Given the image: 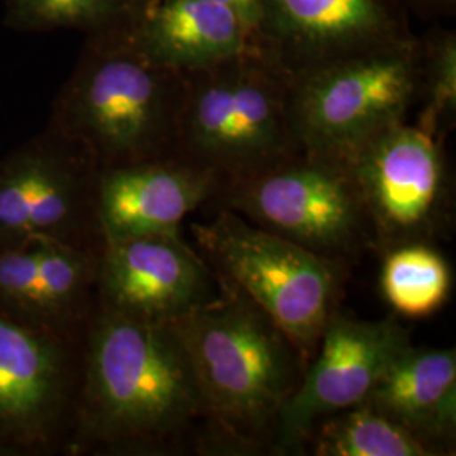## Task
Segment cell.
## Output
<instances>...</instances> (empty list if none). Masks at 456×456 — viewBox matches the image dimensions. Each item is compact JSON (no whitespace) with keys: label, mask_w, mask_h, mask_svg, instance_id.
Here are the masks:
<instances>
[{"label":"cell","mask_w":456,"mask_h":456,"mask_svg":"<svg viewBox=\"0 0 456 456\" xmlns=\"http://www.w3.org/2000/svg\"><path fill=\"white\" fill-rule=\"evenodd\" d=\"M220 291L210 265L181 233L103 242L98 254L97 303L124 314L175 322Z\"/></svg>","instance_id":"4fadbf2b"},{"label":"cell","mask_w":456,"mask_h":456,"mask_svg":"<svg viewBox=\"0 0 456 456\" xmlns=\"http://www.w3.org/2000/svg\"><path fill=\"white\" fill-rule=\"evenodd\" d=\"M256 51L289 78L414 34L397 0H257Z\"/></svg>","instance_id":"7c38bea8"},{"label":"cell","mask_w":456,"mask_h":456,"mask_svg":"<svg viewBox=\"0 0 456 456\" xmlns=\"http://www.w3.org/2000/svg\"><path fill=\"white\" fill-rule=\"evenodd\" d=\"M213 201L331 261L348 264L375 248L355 183L338 158L299 152L224 184Z\"/></svg>","instance_id":"52a82bcc"},{"label":"cell","mask_w":456,"mask_h":456,"mask_svg":"<svg viewBox=\"0 0 456 456\" xmlns=\"http://www.w3.org/2000/svg\"><path fill=\"white\" fill-rule=\"evenodd\" d=\"M411 343L395 320L369 322L340 308L328 318L303 379L281 414L274 455H299L314 424L367 399L394 357Z\"/></svg>","instance_id":"8fae6325"},{"label":"cell","mask_w":456,"mask_h":456,"mask_svg":"<svg viewBox=\"0 0 456 456\" xmlns=\"http://www.w3.org/2000/svg\"><path fill=\"white\" fill-rule=\"evenodd\" d=\"M198 426L203 403L173 323L95 303L66 455H169Z\"/></svg>","instance_id":"6da1fadb"},{"label":"cell","mask_w":456,"mask_h":456,"mask_svg":"<svg viewBox=\"0 0 456 456\" xmlns=\"http://www.w3.org/2000/svg\"><path fill=\"white\" fill-rule=\"evenodd\" d=\"M98 254L54 240L0 245V314L82 338L97 303Z\"/></svg>","instance_id":"5bb4252c"},{"label":"cell","mask_w":456,"mask_h":456,"mask_svg":"<svg viewBox=\"0 0 456 456\" xmlns=\"http://www.w3.org/2000/svg\"><path fill=\"white\" fill-rule=\"evenodd\" d=\"M289 86L256 49L186 75L175 156L228 184L299 154Z\"/></svg>","instance_id":"277c9868"},{"label":"cell","mask_w":456,"mask_h":456,"mask_svg":"<svg viewBox=\"0 0 456 456\" xmlns=\"http://www.w3.org/2000/svg\"><path fill=\"white\" fill-rule=\"evenodd\" d=\"M198 254L215 276L259 306L310 362L338 308L346 264L326 259L222 208L191 224Z\"/></svg>","instance_id":"5b68a950"},{"label":"cell","mask_w":456,"mask_h":456,"mask_svg":"<svg viewBox=\"0 0 456 456\" xmlns=\"http://www.w3.org/2000/svg\"><path fill=\"white\" fill-rule=\"evenodd\" d=\"M98 169L80 147L46 127L0 158V245L54 240L100 248Z\"/></svg>","instance_id":"ba28073f"},{"label":"cell","mask_w":456,"mask_h":456,"mask_svg":"<svg viewBox=\"0 0 456 456\" xmlns=\"http://www.w3.org/2000/svg\"><path fill=\"white\" fill-rule=\"evenodd\" d=\"M406 2L412 9H416L418 12L426 14V16H448L455 12L456 0H397Z\"/></svg>","instance_id":"603a6c76"},{"label":"cell","mask_w":456,"mask_h":456,"mask_svg":"<svg viewBox=\"0 0 456 456\" xmlns=\"http://www.w3.org/2000/svg\"><path fill=\"white\" fill-rule=\"evenodd\" d=\"M380 291L397 314L429 316L452 291L450 264L429 242L395 245L384 252Z\"/></svg>","instance_id":"d6986e66"},{"label":"cell","mask_w":456,"mask_h":456,"mask_svg":"<svg viewBox=\"0 0 456 456\" xmlns=\"http://www.w3.org/2000/svg\"><path fill=\"white\" fill-rule=\"evenodd\" d=\"M230 7L244 24L245 31L248 36L250 46L256 49V34H257V0H218Z\"/></svg>","instance_id":"7402d4cb"},{"label":"cell","mask_w":456,"mask_h":456,"mask_svg":"<svg viewBox=\"0 0 456 456\" xmlns=\"http://www.w3.org/2000/svg\"><path fill=\"white\" fill-rule=\"evenodd\" d=\"M224 183L178 156L98 169L95 216L103 242L180 233L190 213L213 201Z\"/></svg>","instance_id":"9a60e30c"},{"label":"cell","mask_w":456,"mask_h":456,"mask_svg":"<svg viewBox=\"0 0 456 456\" xmlns=\"http://www.w3.org/2000/svg\"><path fill=\"white\" fill-rule=\"evenodd\" d=\"M184 88L186 75L149 61L126 28L85 37L48 126L97 169L175 156Z\"/></svg>","instance_id":"3957f363"},{"label":"cell","mask_w":456,"mask_h":456,"mask_svg":"<svg viewBox=\"0 0 456 456\" xmlns=\"http://www.w3.org/2000/svg\"><path fill=\"white\" fill-rule=\"evenodd\" d=\"M421 39L363 51L291 78L289 109L301 152L342 158L408 120L418 102Z\"/></svg>","instance_id":"8992f818"},{"label":"cell","mask_w":456,"mask_h":456,"mask_svg":"<svg viewBox=\"0 0 456 456\" xmlns=\"http://www.w3.org/2000/svg\"><path fill=\"white\" fill-rule=\"evenodd\" d=\"M126 36L149 61L181 75L254 49L242 20L218 0H152L132 16Z\"/></svg>","instance_id":"2e32d148"},{"label":"cell","mask_w":456,"mask_h":456,"mask_svg":"<svg viewBox=\"0 0 456 456\" xmlns=\"http://www.w3.org/2000/svg\"><path fill=\"white\" fill-rule=\"evenodd\" d=\"M126 0H5L4 26L16 33H114L131 22Z\"/></svg>","instance_id":"ffe728a7"},{"label":"cell","mask_w":456,"mask_h":456,"mask_svg":"<svg viewBox=\"0 0 456 456\" xmlns=\"http://www.w3.org/2000/svg\"><path fill=\"white\" fill-rule=\"evenodd\" d=\"M80 369L82 338L0 314V456L66 455Z\"/></svg>","instance_id":"30bf717a"},{"label":"cell","mask_w":456,"mask_h":456,"mask_svg":"<svg viewBox=\"0 0 456 456\" xmlns=\"http://www.w3.org/2000/svg\"><path fill=\"white\" fill-rule=\"evenodd\" d=\"M127 4H129V7L132 9V12L135 14V12H139L141 9H144L147 4H151L152 0H126Z\"/></svg>","instance_id":"cb8c5ba5"},{"label":"cell","mask_w":456,"mask_h":456,"mask_svg":"<svg viewBox=\"0 0 456 456\" xmlns=\"http://www.w3.org/2000/svg\"><path fill=\"white\" fill-rule=\"evenodd\" d=\"M443 142L403 120L338 158L355 183L375 248L431 242L440 232L450 200Z\"/></svg>","instance_id":"9c48e42d"},{"label":"cell","mask_w":456,"mask_h":456,"mask_svg":"<svg viewBox=\"0 0 456 456\" xmlns=\"http://www.w3.org/2000/svg\"><path fill=\"white\" fill-rule=\"evenodd\" d=\"M218 282L208 303L171 322L203 403L200 441L240 453H274L281 414L306 362L259 306Z\"/></svg>","instance_id":"7a4b0ae2"},{"label":"cell","mask_w":456,"mask_h":456,"mask_svg":"<svg viewBox=\"0 0 456 456\" xmlns=\"http://www.w3.org/2000/svg\"><path fill=\"white\" fill-rule=\"evenodd\" d=\"M305 452L314 456H440L429 444L365 403L314 424Z\"/></svg>","instance_id":"ac0fdd59"},{"label":"cell","mask_w":456,"mask_h":456,"mask_svg":"<svg viewBox=\"0 0 456 456\" xmlns=\"http://www.w3.org/2000/svg\"><path fill=\"white\" fill-rule=\"evenodd\" d=\"M429 444L450 455L456 435L455 348H419L409 343L363 401Z\"/></svg>","instance_id":"e0dca14e"},{"label":"cell","mask_w":456,"mask_h":456,"mask_svg":"<svg viewBox=\"0 0 456 456\" xmlns=\"http://www.w3.org/2000/svg\"><path fill=\"white\" fill-rule=\"evenodd\" d=\"M421 39L416 126L444 141L456 115V33L433 29Z\"/></svg>","instance_id":"44dd1931"}]
</instances>
